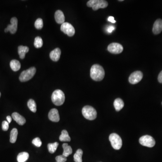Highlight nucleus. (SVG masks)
I'll return each instance as SVG.
<instances>
[{
    "mask_svg": "<svg viewBox=\"0 0 162 162\" xmlns=\"http://www.w3.org/2000/svg\"><path fill=\"white\" fill-rule=\"evenodd\" d=\"M105 75V70L102 66L98 64L92 65L91 69L90 76L93 80L100 81L104 79Z\"/></svg>",
    "mask_w": 162,
    "mask_h": 162,
    "instance_id": "obj_1",
    "label": "nucleus"
},
{
    "mask_svg": "<svg viewBox=\"0 0 162 162\" xmlns=\"http://www.w3.org/2000/svg\"><path fill=\"white\" fill-rule=\"evenodd\" d=\"M52 100L55 105H61L65 101L64 93L60 90H56L53 92L52 94Z\"/></svg>",
    "mask_w": 162,
    "mask_h": 162,
    "instance_id": "obj_2",
    "label": "nucleus"
},
{
    "mask_svg": "<svg viewBox=\"0 0 162 162\" xmlns=\"http://www.w3.org/2000/svg\"><path fill=\"white\" fill-rule=\"evenodd\" d=\"M82 114L85 118L89 120H95L97 116L96 110L89 105L85 106L83 108Z\"/></svg>",
    "mask_w": 162,
    "mask_h": 162,
    "instance_id": "obj_3",
    "label": "nucleus"
},
{
    "mask_svg": "<svg viewBox=\"0 0 162 162\" xmlns=\"http://www.w3.org/2000/svg\"><path fill=\"white\" fill-rule=\"evenodd\" d=\"M108 6V3L105 0H90L87 3L88 7H92L94 11H97L100 8H105Z\"/></svg>",
    "mask_w": 162,
    "mask_h": 162,
    "instance_id": "obj_4",
    "label": "nucleus"
},
{
    "mask_svg": "<svg viewBox=\"0 0 162 162\" xmlns=\"http://www.w3.org/2000/svg\"><path fill=\"white\" fill-rule=\"evenodd\" d=\"M109 140L114 149H120L122 146V140L119 135L116 133H112L109 137Z\"/></svg>",
    "mask_w": 162,
    "mask_h": 162,
    "instance_id": "obj_5",
    "label": "nucleus"
},
{
    "mask_svg": "<svg viewBox=\"0 0 162 162\" xmlns=\"http://www.w3.org/2000/svg\"><path fill=\"white\" fill-rule=\"evenodd\" d=\"M36 72V68L34 67H31L29 69L23 71L19 78L20 80L22 82H27L32 79Z\"/></svg>",
    "mask_w": 162,
    "mask_h": 162,
    "instance_id": "obj_6",
    "label": "nucleus"
},
{
    "mask_svg": "<svg viewBox=\"0 0 162 162\" xmlns=\"http://www.w3.org/2000/svg\"><path fill=\"white\" fill-rule=\"evenodd\" d=\"M139 142L142 146L151 148L155 145V141L153 137L149 135H145L141 137Z\"/></svg>",
    "mask_w": 162,
    "mask_h": 162,
    "instance_id": "obj_7",
    "label": "nucleus"
},
{
    "mask_svg": "<svg viewBox=\"0 0 162 162\" xmlns=\"http://www.w3.org/2000/svg\"><path fill=\"white\" fill-rule=\"evenodd\" d=\"M60 30L69 37L74 36L75 32L74 28L72 24L67 22H64L61 24Z\"/></svg>",
    "mask_w": 162,
    "mask_h": 162,
    "instance_id": "obj_8",
    "label": "nucleus"
},
{
    "mask_svg": "<svg viewBox=\"0 0 162 162\" xmlns=\"http://www.w3.org/2000/svg\"><path fill=\"white\" fill-rule=\"evenodd\" d=\"M143 74L140 71H137L133 72L131 74L129 78V82L132 84H136L141 80Z\"/></svg>",
    "mask_w": 162,
    "mask_h": 162,
    "instance_id": "obj_9",
    "label": "nucleus"
},
{
    "mask_svg": "<svg viewBox=\"0 0 162 162\" xmlns=\"http://www.w3.org/2000/svg\"><path fill=\"white\" fill-rule=\"evenodd\" d=\"M108 50L111 53L118 54L122 52L123 47L118 43H112L108 46Z\"/></svg>",
    "mask_w": 162,
    "mask_h": 162,
    "instance_id": "obj_10",
    "label": "nucleus"
},
{
    "mask_svg": "<svg viewBox=\"0 0 162 162\" xmlns=\"http://www.w3.org/2000/svg\"><path fill=\"white\" fill-rule=\"evenodd\" d=\"M11 24H9L7 28L5 29L6 33L10 32L11 34H14L17 30L18 20L16 17H13L11 20Z\"/></svg>",
    "mask_w": 162,
    "mask_h": 162,
    "instance_id": "obj_11",
    "label": "nucleus"
},
{
    "mask_svg": "<svg viewBox=\"0 0 162 162\" xmlns=\"http://www.w3.org/2000/svg\"><path fill=\"white\" fill-rule=\"evenodd\" d=\"M48 117L52 121L58 122L60 120L58 110L56 109H52L49 113Z\"/></svg>",
    "mask_w": 162,
    "mask_h": 162,
    "instance_id": "obj_12",
    "label": "nucleus"
},
{
    "mask_svg": "<svg viewBox=\"0 0 162 162\" xmlns=\"http://www.w3.org/2000/svg\"><path fill=\"white\" fill-rule=\"evenodd\" d=\"M162 31V20L158 19L155 21L153 28V32L154 34H158Z\"/></svg>",
    "mask_w": 162,
    "mask_h": 162,
    "instance_id": "obj_13",
    "label": "nucleus"
},
{
    "mask_svg": "<svg viewBox=\"0 0 162 162\" xmlns=\"http://www.w3.org/2000/svg\"><path fill=\"white\" fill-rule=\"evenodd\" d=\"M12 117L20 125H23L25 123L26 120L25 118L16 112H14L12 114Z\"/></svg>",
    "mask_w": 162,
    "mask_h": 162,
    "instance_id": "obj_14",
    "label": "nucleus"
},
{
    "mask_svg": "<svg viewBox=\"0 0 162 162\" xmlns=\"http://www.w3.org/2000/svg\"><path fill=\"white\" fill-rule=\"evenodd\" d=\"M61 53V50L60 49L57 48L50 52V57L53 61H58L60 58Z\"/></svg>",
    "mask_w": 162,
    "mask_h": 162,
    "instance_id": "obj_15",
    "label": "nucleus"
},
{
    "mask_svg": "<svg viewBox=\"0 0 162 162\" xmlns=\"http://www.w3.org/2000/svg\"><path fill=\"white\" fill-rule=\"evenodd\" d=\"M55 21L59 24H63L65 21V17L63 12L60 10H57L54 15Z\"/></svg>",
    "mask_w": 162,
    "mask_h": 162,
    "instance_id": "obj_16",
    "label": "nucleus"
},
{
    "mask_svg": "<svg viewBox=\"0 0 162 162\" xmlns=\"http://www.w3.org/2000/svg\"><path fill=\"white\" fill-rule=\"evenodd\" d=\"M29 50V48L26 46H19L18 47V53L20 58L23 59L25 57L26 54L28 52Z\"/></svg>",
    "mask_w": 162,
    "mask_h": 162,
    "instance_id": "obj_17",
    "label": "nucleus"
},
{
    "mask_svg": "<svg viewBox=\"0 0 162 162\" xmlns=\"http://www.w3.org/2000/svg\"><path fill=\"white\" fill-rule=\"evenodd\" d=\"M114 105L116 110L119 111L124 107V102L120 98H117L115 100Z\"/></svg>",
    "mask_w": 162,
    "mask_h": 162,
    "instance_id": "obj_18",
    "label": "nucleus"
},
{
    "mask_svg": "<svg viewBox=\"0 0 162 162\" xmlns=\"http://www.w3.org/2000/svg\"><path fill=\"white\" fill-rule=\"evenodd\" d=\"M10 66L12 70L14 71H18L21 68V64L20 61L16 59H13L10 62Z\"/></svg>",
    "mask_w": 162,
    "mask_h": 162,
    "instance_id": "obj_19",
    "label": "nucleus"
},
{
    "mask_svg": "<svg viewBox=\"0 0 162 162\" xmlns=\"http://www.w3.org/2000/svg\"><path fill=\"white\" fill-rule=\"evenodd\" d=\"M64 149L63 153L62 155L66 157H68L69 155L72 154L73 152L72 149L70 146H69L67 143H64L62 145Z\"/></svg>",
    "mask_w": 162,
    "mask_h": 162,
    "instance_id": "obj_20",
    "label": "nucleus"
},
{
    "mask_svg": "<svg viewBox=\"0 0 162 162\" xmlns=\"http://www.w3.org/2000/svg\"><path fill=\"white\" fill-rule=\"evenodd\" d=\"M29 154L28 153L26 152H23L20 153L18 155L17 159L18 162H25L29 158Z\"/></svg>",
    "mask_w": 162,
    "mask_h": 162,
    "instance_id": "obj_21",
    "label": "nucleus"
},
{
    "mask_svg": "<svg viewBox=\"0 0 162 162\" xmlns=\"http://www.w3.org/2000/svg\"><path fill=\"white\" fill-rule=\"evenodd\" d=\"M59 139L61 141L69 142L71 141V138L66 130L62 131L61 135L59 136Z\"/></svg>",
    "mask_w": 162,
    "mask_h": 162,
    "instance_id": "obj_22",
    "label": "nucleus"
},
{
    "mask_svg": "<svg viewBox=\"0 0 162 162\" xmlns=\"http://www.w3.org/2000/svg\"><path fill=\"white\" fill-rule=\"evenodd\" d=\"M18 134V132L16 128H13L11 130V135H10V142L11 143H14L16 141L17 138Z\"/></svg>",
    "mask_w": 162,
    "mask_h": 162,
    "instance_id": "obj_23",
    "label": "nucleus"
},
{
    "mask_svg": "<svg viewBox=\"0 0 162 162\" xmlns=\"http://www.w3.org/2000/svg\"><path fill=\"white\" fill-rule=\"evenodd\" d=\"M83 154V151L82 149H78L74 155V160L75 162H82Z\"/></svg>",
    "mask_w": 162,
    "mask_h": 162,
    "instance_id": "obj_24",
    "label": "nucleus"
},
{
    "mask_svg": "<svg viewBox=\"0 0 162 162\" xmlns=\"http://www.w3.org/2000/svg\"><path fill=\"white\" fill-rule=\"evenodd\" d=\"M58 146L59 143L57 142L48 144L47 147L49 152L51 154L54 153L55 151H57Z\"/></svg>",
    "mask_w": 162,
    "mask_h": 162,
    "instance_id": "obj_25",
    "label": "nucleus"
},
{
    "mask_svg": "<svg viewBox=\"0 0 162 162\" xmlns=\"http://www.w3.org/2000/svg\"><path fill=\"white\" fill-rule=\"evenodd\" d=\"M28 106L31 111L35 113L37 111V105L36 102L33 99H30L28 102Z\"/></svg>",
    "mask_w": 162,
    "mask_h": 162,
    "instance_id": "obj_26",
    "label": "nucleus"
},
{
    "mask_svg": "<svg viewBox=\"0 0 162 162\" xmlns=\"http://www.w3.org/2000/svg\"><path fill=\"white\" fill-rule=\"evenodd\" d=\"M43 42L42 39L41 37H36L34 40V47L37 48H40L42 47V46H43Z\"/></svg>",
    "mask_w": 162,
    "mask_h": 162,
    "instance_id": "obj_27",
    "label": "nucleus"
},
{
    "mask_svg": "<svg viewBox=\"0 0 162 162\" xmlns=\"http://www.w3.org/2000/svg\"><path fill=\"white\" fill-rule=\"evenodd\" d=\"M35 28L37 29H41L43 26V22L42 18H38L36 20L34 24Z\"/></svg>",
    "mask_w": 162,
    "mask_h": 162,
    "instance_id": "obj_28",
    "label": "nucleus"
},
{
    "mask_svg": "<svg viewBox=\"0 0 162 162\" xmlns=\"http://www.w3.org/2000/svg\"><path fill=\"white\" fill-rule=\"evenodd\" d=\"M32 143L33 145H35L36 146L38 147L41 146L42 145V141L39 137L34 138L33 140Z\"/></svg>",
    "mask_w": 162,
    "mask_h": 162,
    "instance_id": "obj_29",
    "label": "nucleus"
},
{
    "mask_svg": "<svg viewBox=\"0 0 162 162\" xmlns=\"http://www.w3.org/2000/svg\"><path fill=\"white\" fill-rule=\"evenodd\" d=\"M55 159L57 162H65L67 161V157L63 155H59L56 157Z\"/></svg>",
    "mask_w": 162,
    "mask_h": 162,
    "instance_id": "obj_30",
    "label": "nucleus"
},
{
    "mask_svg": "<svg viewBox=\"0 0 162 162\" xmlns=\"http://www.w3.org/2000/svg\"><path fill=\"white\" fill-rule=\"evenodd\" d=\"M9 124L8 122L4 121L2 123V130L4 131H7L9 129Z\"/></svg>",
    "mask_w": 162,
    "mask_h": 162,
    "instance_id": "obj_31",
    "label": "nucleus"
},
{
    "mask_svg": "<svg viewBox=\"0 0 162 162\" xmlns=\"http://www.w3.org/2000/svg\"><path fill=\"white\" fill-rule=\"evenodd\" d=\"M115 27L113 26H110L107 28V31L109 33H111L114 30H115Z\"/></svg>",
    "mask_w": 162,
    "mask_h": 162,
    "instance_id": "obj_32",
    "label": "nucleus"
},
{
    "mask_svg": "<svg viewBox=\"0 0 162 162\" xmlns=\"http://www.w3.org/2000/svg\"><path fill=\"white\" fill-rule=\"evenodd\" d=\"M108 21L110 22L111 23H115L116 21L115 20V18L114 17L110 16L108 18Z\"/></svg>",
    "mask_w": 162,
    "mask_h": 162,
    "instance_id": "obj_33",
    "label": "nucleus"
},
{
    "mask_svg": "<svg viewBox=\"0 0 162 162\" xmlns=\"http://www.w3.org/2000/svg\"><path fill=\"white\" fill-rule=\"evenodd\" d=\"M158 79V82L161 83H162V71H161V72L159 73Z\"/></svg>",
    "mask_w": 162,
    "mask_h": 162,
    "instance_id": "obj_34",
    "label": "nucleus"
},
{
    "mask_svg": "<svg viewBox=\"0 0 162 162\" xmlns=\"http://www.w3.org/2000/svg\"><path fill=\"white\" fill-rule=\"evenodd\" d=\"M6 119H7V122H8V123H10L11 122L12 117H11L10 116H7Z\"/></svg>",
    "mask_w": 162,
    "mask_h": 162,
    "instance_id": "obj_35",
    "label": "nucleus"
},
{
    "mask_svg": "<svg viewBox=\"0 0 162 162\" xmlns=\"http://www.w3.org/2000/svg\"><path fill=\"white\" fill-rule=\"evenodd\" d=\"M123 1V0H121V1Z\"/></svg>",
    "mask_w": 162,
    "mask_h": 162,
    "instance_id": "obj_36",
    "label": "nucleus"
},
{
    "mask_svg": "<svg viewBox=\"0 0 162 162\" xmlns=\"http://www.w3.org/2000/svg\"><path fill=\"white\" fill-rule=\"evenodd\" d=\"M1 93L0 92V97H1Z\"/></svg>",
    "mask_w": 162,
    "mask_h": 162,
    "instance_id": "obj_37",
    "label": "nucleus"
},
{
    "mask_svg": "<svg viewBox=\"0 0 162 162\" xmlns=\"http://www.w3.org/2000/svg\"></svg>",
    "mask_w": 162,
    "mask_h": 162,
    "instance_id": "obj_38",
    "label": "nucleus"
},
{
    "mask_svg": "<svg viewBox=\"0 0 162 162\" xmlns=\"http://www.w3.org/2000/svg\"></svg>",
    "mask_w": 162,
    "mask_h": 162,
    "instance_id": "obj_39",
    "label": "nucleus"
}]
</instances>
